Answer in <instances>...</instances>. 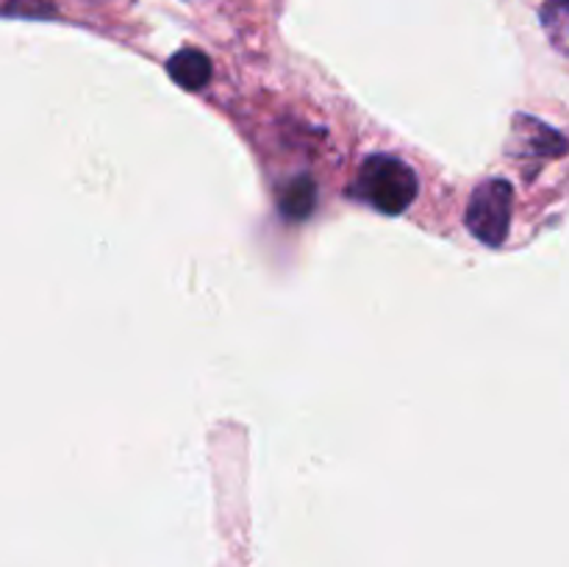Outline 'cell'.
Wrapping results in <instances>:
<instances>
[{
    "label": "cell",
    "mask_w": 569,
    "mask_h": 567,
    "mask_svg": "<svg viewBox=\"0 0 569 567\" xmlns=\"http://www.w3.org/2000/svg\"><path fill=\"white\" fill-rule=\"evenodd\" d=\"M417 192H420V183H417L415 170L406 161L387 153L365 159L353 183L356 198L383 215H403L415 203Z\"/></svg>",
    "instance_id": "6da1fadb"
},
{
    "label": "cell",
    "mask_w": 569,
    "mask_h": 567,
    "mask_svg": "<svg viewBox=\"0 0 569 567\" xmlns=\"http://www.w3.org/2000/svg\"><path fill=\"white\" fill-rule=\"evenodd\" d=\"M511 203H515V189L503 178H492V181H483L481 187H476L465 215L472 237L489 248L503 245L511 228Z\"/></svg>",
    "instance_id": "7a4b0ae2"
},
{
    "label": "cell",
    "mask_w": 569,
    "mask_h": 567,
    "mask_svg": "<svg viewBox=\"0 0 569 567\" xmlns=\"http://www.w3.org/2000/svg\"><path fill=\"white\" fill-rule=\"evenodd\" d=\"M167 72H170L172 81L181 83L183 89H189V92H198V89H203L206 83L211 81V61L209 56L200 53V50H178L176 56H170V61H167Z\"/></svg>",
    "instance_id": "3957f363"
},
{
    "label": "cell",
    "mask_w": 569,
    "mask_h": 567,
    "mask_svg": "<svg viewBox=\"0 0 569 567\" xmlns=\"http://www.w3.org/2000/svg\"><path fill=\"white\" fill-rule=\"evenodd\" d=\"M278 206L287 220H306L317 206V183L309 176H298L281 189Z\"/></svg>",
    "instance_id": "277c9868"
},
{
    "label": "cell",
    "mask_w": 569,
    "mask_h": 567,
    "mask_svg": "<svg viewBox=\"0 0 569 567\" xmlns=\"http://www.w3.org/2000/svg\"><path fill=\"white\" fill-rule=\"evenodd\" d=\"M542 28L550 44L569 56V0H545Z\"/></svg>",
    "instance_id": "5b68a950"
},
{
    "label": "cell",
    "mask_w": 569,
    "mask_h": 567,
    "mask_svg": "<svg viewBox=\"0 0 569 567\" xmlns=\"http://www.w3.org/2000/svg\"><path fill=\"white\" fill-rule=\"evenodd\" d=\"M528 128H522V137H526L528 153H542V156H559L567 150V139L561 133H556L553 128H548L539 120H528Z\"/></svg>",
    "instance_id": "8992f818"
}]
</instances>
